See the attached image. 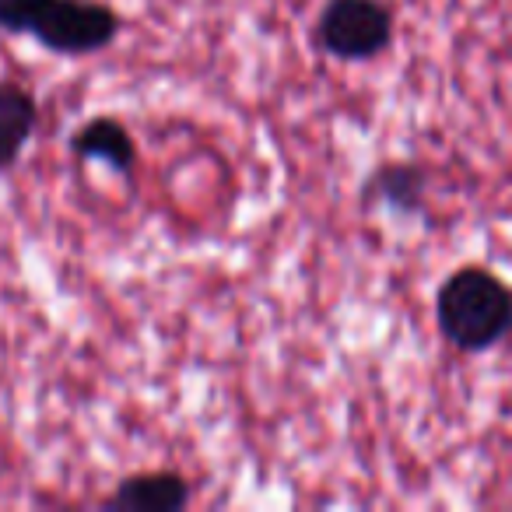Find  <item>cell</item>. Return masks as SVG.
Masks as SVG:
<instances>
[{
  "label": "cell",
  "mask_w": 512,
  "mask_h": 512,
  "mask_svg": "<svg viewBox=\"0 0 512 512\" xmlns=\"http://www.w3.org/2000/svg\"><path fill=\"white\" fill-rule=\"evenodd\" d=\"M190 481L172 470H151V474H134L116 484V491L106 498L109 509L123 512H179L190 505Z\"/></svg>",
  "instance_id": "4"
},
{
  "label": "cell",
  "mask_w": 512,
  "mask_h": 512,
  "mask_svg": "<svg viewBox=\"0 0 512 512\" xmlns=\"http://www.w3.org/2000/svg\"><path fill=\"white\" fill-rule=\"evenodd\" d=\"M71 151L88 162H102L116 172H130L137 165V144L130 130L113 116H95L71 137Z\"/></svg>",
  "instance_id": "7"
},
{
  "label": "cell",
  "mask_w": 512,
  "mask_h": 512,
  "mask_svg": "<svg viewBox=\"0 0 512 512\" xmlns=\"http://www.w3.org/2000/svg\"><path fill=\"white\" fill-rule=\"evenodd\" d=\"M435 320L456 351H488L512 334V288L484 267H460L435 295Z\"/></svg>",
  "instance_id": "2"
},
{
  "label": "cell",
  "mask_w": 512,
  "mask_h": 512,
  "mask_svg": "<svg viewBox=\"0 0 512 512\" xmlns=\"http://www.w3.org/2000/svg\"><path fill=\"white\" fill-rule=\"evenodd\" d=\"M428 193V172L411 162H390L379 165L369 179H365L362 200L369 207H390L397 214L421 211Z\"/></svg>",
  "instance_id": "5"
},
{
  "label": "cell",
  "mask_w": 512,
  "mask_h": 512,
  "mask_svg": "<svg viewBox=\"0 0 512 512\" xmlns=\"http://www.w3.org/2000/svg\"><path fill=\"white\" fill-rule=\"evenodd\" d=\"M39 102L25 85L0 81V172L22 158L29 137L36 134Z\"/></svg>",
  "instance_id": "6"
},
{
  "label": "cell",
  "mask_w": 512,
  "mask_h": 512,
  "mask_svg": "<svg viewBox=\"0 0 512 512\" xmlns=\"http://www.w3.org/2000/svg\"><path fill=\"white\" fill-rule=\"evenodd\" d=\"M316 43L334 60H372L393 43V11L383 0H327L316 22Z\"/></svg>",
  "instance_id": "3"
},
{
  "label": "cell",
  "mask_w": 512,
  "mask_h": 512,
  "mask_svg": "<svg viewBox=\"0 0 512 512\" xmlns=\"http://www.w3.org/2000/svg\"><path fill=\"white\" fill-rule=\"evenodd\" d=\"M0 32L32 36L64 57H88L116 43L120 15L102 0H0Z\"/></svg>",
  "instance_id": "1"
}]
</instances>
